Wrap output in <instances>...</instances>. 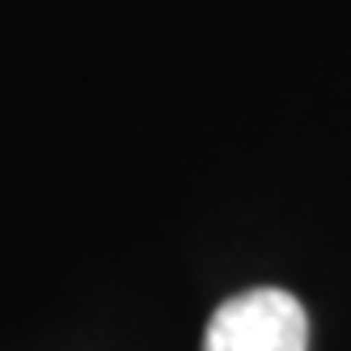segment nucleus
<instances>
[{
  "instance_id": "obj_1",
  "label": "nucleus",
  "mask_w": 351,
  "mask_h": 351,
  "mask_svg": "<svg viewBox=\"0 0 351 351\" xmlns=\"http://www.w3.org/2000/svg\"><path fill=\"white\" fill-rule=\"evenodd\" d=\"M305 305L284 288H250L212 313L204 351H305Z\"/></svg>"
}]
</instances>
